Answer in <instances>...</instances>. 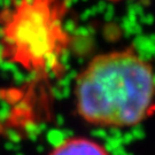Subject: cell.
<instances>
[{
    "mask_svg": "<svg viewBox=\"0 0 155 155\" xmlns=\"http://www.w3.org/2000/svg\"><path fill=\"white\" fill-rule=\"evenodd\" d=\"M75 108L84 122L105 129H127L155 113V71L133 48L92 58L74 86Z\"/></svg>",
    "mask_w": 155,
    "mask_h": 155,
    "instance_id": "6da1fadb",
    "label": "cell"
},
{
    "mask_svg": "<svg viewBox=\"0 0 155 155\" xmlns=\"http://www.w3.org/2000/svg\"><path fill=\"white\" fill-rule=\"evenodd\" d=\"M63 0H20L7 29V39L25 61L44 63L55 48L56 25Z\"/></svg>",
    "mask_w": 155,
    "mask_h": 155,
    "instance_id": "7a4b0ae2",
    "label": "cell"
},
{
    "mask_svg": "<svg viewBox=\"0 0 155 155\" xmlns=\"http://www.w3.org/2000/svg\"><path fill=\"white\" fill-rule=\"evenodd\" d=\"M48 155H111L104 145L87 137H69L63 139Z\"/></svg>",
    "mask_w": 155,
    "mask_h": 155,
    "instance_id": "3957f363",
    "label": "cell"
},
{
    "mask_svg": "<svg viewBox=\"0 0 155 155\" xmlns=\"http://www.w3.org/2000/svg\"><path fill=\"white\" fill-rule=\"evenodd\" d=\"M107 1H110V2H118V1H127V0H107Z\"/></svg>",
    "mask_w": 155,
    "mask_h": 155,
    "instance_id": "277c9868",
    "label": "cell"
}]
</instances>
